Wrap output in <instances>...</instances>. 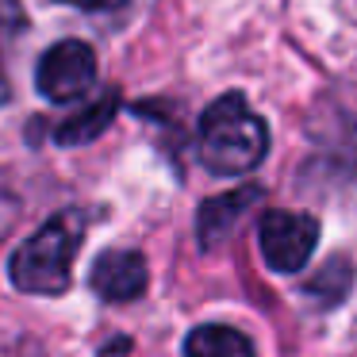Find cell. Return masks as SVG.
Masks as SVG:
<instances>
[{
  "label": "cell",
  "instance_id": "9",
  "mask_svg": "<svg viewBox=\"0 0 357 357\" xmlns=\"http://www.w3.org/2000/svg\"><path fill=\"white\" fill-rule=\"evenodd\" d=\"M185 357H257V349L250 346V338L242 331H234V326L204 323V326H196V331H188Z\"/></svg>",
  "mask_w": 357,
  "mask_h": 357
},
{
  "label": "cell",
  "instance_id": "11",
  "mask_svg": "<svg viewBox=\"0 0 357 357\" xmlns=\"http://www.w3.org/2000/svg\"><path fill=\"white\" fill-rule=\"evenodd\" d=\"M62 4H77V8H119L127 0H62Z\"/></svg>",
  "mask_w": 357,
  "mask_h": 357
},
{
  "label": "cell",
  "instance_id": "8",
  "mask_svg": "<svg viewBox=\"0 0 357 357\" xmlns=\"http://www.w3.org/2000/svg\"><path fill=\"white\" fill-rule=\"evenodd\" d=\"M116 112H119V96H116V89H108V93H100L93 104H85L81 112H73V116L58 127V142H62V146L93 142L96 135H104V127L116 119Z\"/></svg>",
  "mask_w": 357,
  "mask_h": 357
},
{
  "label": "cell",
  "instance_id": "6",
  "mask_svg": "<svg viewBox=\"0 0 357 357\" xmlns=\"http://www.w3.org/2000/svg\"><path fill=\"white\" fill-rule=\"evenodd\" d=\"M265 200V188L261 185H242V188H231L223 196H211V200L200 204V215H196V238H200L204 250L219 246L234 227L242 223L254 204Z\"/></svg>",
  "mask_w": 357,
  "mask_h": 357
},
{
  "label": "cell",
  "instance_id": "10",
  "mask_svg": "<svg viewBox=\"0 0 357 357\" xmlns=\"http://www.w3.org/2000/svg\"><path fill=\"white\" fill-rule=\"evenodd\" d=\"M16 219H20V196H16V188H12L8 181L0 177V238H8V231L16 227Z\"/></svg>",
  "mask_w": 357,
  "mask_h": 357
},
{
  "label": "cell",
  "instance_id": "12",
  "mask_svg": "<svg viewBox=\"0 0 357 357\" xmlns=\"http://www.w3.org/2000/svg\"><path fill=\"white\" fill-rule=\"evenodd\" d=\"M0 100H4V77H0Z\"/></svg>",
  "mask_w": 357,
  "mask_h": 357
},
{
  "label": "cell",
  "instance_id": "7",
  "mask_svg": "<svg viewBox=\"0 0 357 357\" xmlns=\"http://www.w3.org/2000/svg\"><path fill=\"white\" fill-rule=\"evenodd\" d=\"M354 277H357L354 261L342 257V254H334L331 261L319 265V273L303 284V296H307L319 311H331V307H338V303L354 292Z\"/></svg>",
  "mask_w": 357,
  "mask_h": 357
},
{
  "label": "cell",
  "instance_id": "3",
  "mask_svg": "<svg viewBox=\"0 0 357 357\" xmlns=\"http://www.w3.org/2000/svg\"><path fill=\"white\" fill-rule=\"evenodd\" d=\"M257 242L273 273H300L319 246V219L300 211H265L257 223Z\"/></svg>",
  "mask_w": 357,
  "mask_h": 357
},
{
  "label": "cell",
  "instance_id": "1",
  "mask_svg": "<svg viewBox=\"0 0 357 357\" xmlns=\"http://www.w3.org/2000/svg\"><path fill=\"white\" fill-rule=\"evenodd\" d=\"M269 154V127L242 93H223L200 116V162L219 177H242Z\"/></svg>",
  "mask_w": 357,
  "mask_h": 357
},
{
  "label": "cell",
  "instance_id": "2",
  "mask_svg": "<svg viewBox=\"0 0 357 357\" xmlns=\"http://www.w3.org/2000/svg\"><path fill=\"white\" fill-rule=\"evenodd\" d=\"M85 242V215L81 211H58L50 223H43L24 246L12 254L8 277L20 292L31 296H58L70 288L73 257Z\"/></svg>",
  "mask_w": 357,
  "mask_h": 357
},
{
  "label": "cell",
  "instance_id": "4",
  "mask_svg": "<svg viewBox=\"0 0 357 357\" xmlns=\"http://www.w3.org/2000/svg\"><path fill=\"white\" fill-rule=\"evenodd\" d=\"M96 81V54L89 43L81 39H62L39 58V70H35V85L47 100L54 104H70L93 89Z\"/></svg>",
  "mask_w": 357,
  "mask_h": 357
},
{
  "label": "cell",
  "instance_id": "5",
  "mask_svg": "<svg viewBox=\"0 0 357 357\" xmlns=\"http://www.w3.org/2000/svg\"><path fill=\"white\" fill-rule=\"evenodd\" d=\"M96 296H104L108 303H131L146 292L150 269L146 257L139 250H108L93 261V277H89Z\"/></svg>",
  "mask_w": 357,
  "mask_h": 357
}]
</instances>
